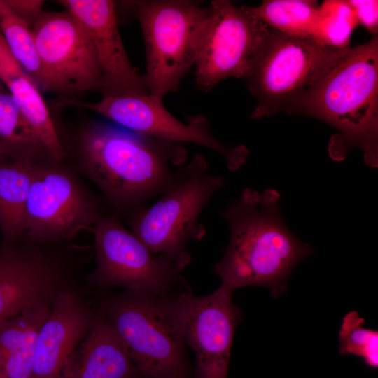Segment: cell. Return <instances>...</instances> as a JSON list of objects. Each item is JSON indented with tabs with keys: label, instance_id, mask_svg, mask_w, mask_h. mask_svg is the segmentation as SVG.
I'll use <instances>...</instances> for the list:
<instances>
[{
	"label": "cell",
	"instance_id": "1",
	"mask_svg": "<svg viewBox=\"0 0 378 378\" xmlns=\"http://www.w3.org/2000/svg\"><path fill=\"white\" fill-rule=\"evenodd\" d=\"M274 189L245 188L220 212L230 229L225 253L214 266L221 285L235 290L247 286L270 289L274 298L286 289L296 265L314 252L284 220Z\"/></svg>",
	"mask_w": 378,
	"mask_h": 378
},
{
	"label": "cell",
	"instance_id": "2",
	"mask_svg": "<svg viewBox=\"0 0 378 378\" xmlns=\"http://www.w3.org/2000/svg\"><path fill=\"white\" fill-rule=\"evenodd\" d=\"M79 156L83 172L112 206L133 214L172 185L187 154L182 144L98 122L83 133Z\"/></svg>",
	"mask_w": 378,
	"mask_h": 378
},
{
	"label": "cell",
	"instance_id": "3",
	"mask_svg": "<svg viewBox=\"0 0 378 378\" xmlns=\"http://www.w3.org/2000/svg\"><path fill=\"white\" fill-rule=\"evenodd\" d=\"M290 113L322 120L338 134L330 153L344 159L352 148L365 163L378 165V36L351 48L348 53L293 106Z\"/></svg>",
	"mask_w": 378,
	"mask_h": 378
},
{
	"label": "cell",
	"instance_id": "4",
	"mask_svg": "<svg viewBox=\"0 0 378 378\" xmlns=\"http://www.w3.org/2000/svg\"><path fill=\"white\" fill-rule=\"evenodd\" d=\"M312 37L288 35L268 27L244 80L256 99L251 118L288 113L349 51Z\"/></svg>",
	"mask_w": 378,
	"mask_h": 378
},
{
	"label": "cell",
	"instance_id": "5",
	"mask_svg": "<svg viewBox=\"0 0 378 378\" xmlns=\"http://www.w3.org/2000/svg\"><path fill=\"white\" fill-rule=\"evenodd\" d=\"M225 183L224 177L209 173L206 159L197 153L153 204L132 214L131 230L154 254L182 270L191 261L188 243L206 234L201 214Z\"/></svg>",
	"mask_w": 378,
	"mask_h": 378
},
{
	"label": "cell",
	"instance_id": "6",
	"mask_svg": "<svg viewBox=\"0 0 378 378\" xmlns=\"http://www.w3.org/2000/svg\"><path fill=\"white\" fill-rule=\"evenodd\" d=\"M104 314L143 377L192 378L176 297L128 290Z\"/></svg>",
	"mask_w": 378,
	"mask_h": 378
},
{
	"label": "cell",
	"instance_id": "7",
	"mask_svg": "<svg viewBox=\"0 0 378 378\" xmlns=\"http://www.w3.org/2000/svg\"><path fill=\"white\" fill-rule=\"evenodd\" d=\"M143 34L149 94L163 99L176 91L194 67L210 8L191 1L148 0L136 4Z\"/></svg>",
	"mask_w": 378,
	"mask_h": 378
},
{
	"label": "cell",
	"instance_id": "8",
	"mask_svg": "<svg viewBox=\"0 0 378 378\" xmlns=\"http://www.w3.org/2000/svg\"><path fill=\"white\" fill-rule=\"evenodd\" d=\"M57 104L90 110L120 127L152 139L204 146L220 155L230 171L237 170L249 155L243 145L230 146L218 141L202 115H192L186 122H181L166 109L162 99L149 93L106 97L95 102L62 97Z\"/></svg>",
	"mask_w": 378,
	"mask_h": 378
},
{
	"label": "cell",
	"instance_id": "9",
	"mask_svg": "<svg viewBox=\"0 0 378 378\" xmlns=\"http://www.w3.org/2000/svg\"><path fill=\"white\" fill-rule=\"evenodd\" d=\"M31 29L41 62V90L68 98L99 88L102 71L93 42L71 12L43 11Z\"/></svg>",
	"mask_w": 378,
	"mask_h": 378
},
{
	"label": "cell",
	"instance_id": "10",
	"mask_svg": "<svg viewBox=\"0 0 378 378\" xmlns=\"http://www.w3.org/2000/svg\"><path fill=\"white\" fill-rule=\"evenodd\" d=\"M209 8L194 65L196 85L203 91L230 77L243 79L269 27L246 6L215 0Z\"/></svg>",
	"mask_w": 378,
	"mask_h": 378
},
{
	"label": "cell",
	"instance_id": "11",
	"mask_svg": "<svg viewBox=\"0 0 378 378\" xmlns=\"http://www.w3.org/2000/svg\"><path fill=\"white\" fill-rule=\"evenodd\" d=\"M92 232L96 269L92 279L96 283L167 295L179 281L181 270L164 256L150 251L116 216H100Z\"/></svg>",
	"mask_w": 378,
	"mask_h": 378
},
{
	"label": "cell",
	"instance_id": "12",
	"mask_svg": "<svg viewBox=\"0 0 378 378\" xmlns=\"http://www.w3.org/2000/svg\"><path fill=\"white\" fill-rule=\"evenodd\" d=\"M234 290L222 285L212 293L176 296L181 331L192 350L195 378H227L232 344L241 312L232 302Z\"/></svg>",
	"mask_w": 378,
	"mask_h": 378
},
{
	"label": "cell",
	"instance_id": "13",
	"mask_svg": "<svg viewBox=\"0 0 378 378\" xmlns=\"http://www.w3.org/2000/svg\"><path fill=\"white\" fill-rule=\"evenodd\" d=\"M100 218L76 179L55 165L39 163L24 211V232L36 241L69 239Z\"/></svg>",
	"mask_w": 378,
	"mask_h": 378
},
{
	"label": "cell",
	"instance_id": "14",
	"mask_svg": "<svg viewBox=\"0 0 378 378\" xmlns=\"http://www.w3.org/2000/svg\"><path fill=\"white\" fill-rule=\"evenodd\" d=\"M84 25L93 42L102 71L98 89L103 97L148 93L144 76L132 66L110 0H60Z\"/></svg>",
	"mask_w": 378,
	"mask_h": 378
},
{
	"label": "cell",
	"instance_id": "15",
	"mask_svg": "<svg viewBox=\"0 0 378 378\" xmlns=\"http://www.w3.org/2000/svg\"><path fill=\"white\" fill-rule=\"evenodd\" d=\"M94 318L74 293L59 291L39 331L31 378H62Z\"/></svg>",
	"mask_w": 378,
	"mask_h": 378
},
{
	"label": "cell",
	"instance_id": "16",
	"mask_svg": "<svg viewBox=\"0 0 378 378\" xmlns=\"http://www.w3.org/2000/svg\"><path fill=\"white\" fill-rule=\"evenodd\" d=\"M59 274L41 257L5 246L0 249V326L34 307L52 303Z\"/></svg>",
	"mask_w": 378,
	"mask_h": 378
},
{
	"label": "cell",
	"instance_id": "17",
	"mask_svg": "<svg viewBox=\"0 0 378 378\" xmlns=\"http://www.w3.org/2000/svg\"><path fill=\"white\" fill-rule=\"evenodd\" d=\"M125 347L104 313L94 318L68 360L62 378H140Z\"/></svg>",
	"mask_w": 378,
	"mask_h": 378
},
{
	"label": "cell",
	"instance_id": "18",
	"mask_svg": "<svg viewBox=\"0 0 378 378\" xmlns=\"http://www.w3.org/2000/svg\"><path fill=\"white\" fill-rule=\"evenodd\" d=\"M0 80L18 104L27 123L49 157L59 162L65 155L48 108L35 80L13 56L0 31Z\"/></svg>",
	"mask_w": 378,
	"mask_h": 378
},
{
	"label": "cell",
	"instance_id": "19",
	"mask_svg": "<svg viewBox=\"0 0 378 378\" xmlns=\"http://www.w3.org/2000/svg\"><path fill=\"white\" fill-rule=\"evenodd\" d=\"M51 304L29 309L0 326V378H31L39 331Z\"/></svg>",
	"mask_w": 378,
	"mask_h": 378
},
{
	"label": "cell",
	"instance_id": "20",
	"mask_svg": "<svg viewBox=\"0 0 378 378\" xmlns=\"http://www.w3.org/2000/svg\"><path fill=\"white\" fill-rule=\"evenodd\" d=\"M39 163L28 158L0 159V229L5 246H11L24 232L26 204Z\"/></svg>",
	"mask_w": 378,
	"mask_h": 378
},
{
	"label": "cell",
	"instance_id": "21",
	"mask_svg": "<svg viewBox=\"0 0 378 378\" xmlns=\"http://www.w3.org/2000/svg\"><path fill=\"white\" fill-rule=\"evenodd\" d=\"M250 13L281 33L314 38L321 17V5L313 0H265Z\"/></svg>",
	"mask_w": 378,
	"mask_h": 378
},
{
	"label": "cell",
	"instance_id": "22",
	"mask_svg": "<svg viewBox=\"0 0 378 378\" xmlns=\"http://www.w3.org/2000/svg\"><path fill=\"white\" fill-rule=\"evenodd\" d=\"M0 146L8 157L37 161L46 155L49 157L4 86L0 88Z\"/></svg>",
	"mask_w": 378,
	"mask_h": 378
},
{
	"label": "cell",
	"instance_id": "23",
	"mask_svg": "<svg viewBox=\"0 0 378 378\" xmlns=\"http://www.w3.org/2000/svg\"><path fill=\"white\" fill-rule=\"evenodd\" d=\"M0 31L13 56L39 87L41 62L31 27L5 0H0Z\"/></svg>",
	"mask_w": 378,
	"mask_h": 378
},
{
	"label": "cell",
	"instance_id": "24",
	"mask_svg": "<svg viewBox=\"0 0 378 378\" xmlns=\"http://www.w3.org/2000/svg\"><path fill=\"white\" fill-rule=\"evenodd\" d=\"M365 319L356 311L342 318L339 332V351L360 358L369 368L378 366V332L364 326Z\"/></svg>",
	"mask_w": 378,
	"mask_h": 378
},
{
	"label": "cell",
	"instance_id": "25",
	"mask_svg": "<svg viewBox=\"0 0 378 378\" xmlns=\"http://www.w3.org/2000/svg\"><path fill=\"white\" fill-rule=\"evenodd\" d=\"M357 24L346 1H326L321 4V17L314 38L327 46L349 47L351 33Z\"/></svg>",
	"mask_w": 378,
	"mask_h": 378
},
{
	"label": "cell",
	"instance_id": "26",
	"mask_svg": "<svg viewBox=\"0 0 378 378\" xmlns=\"http://www.w3.org/2000/svg\"><path fill=\"white\" fill-rule=\"evenodd\" d=\"M354 10L358 23L361 24L372 34L378 32V1H346Z\"/></svg>",
	"mask_w": 378,
	"mask_h": 378
},
{
	"label": "cell",
	"instance_id": "27",
	"mask_svg": "<svg viewBox=\"0 0 378 378\" xmlns=\"http://www.w3.org/2000/svg\"><path fill=\"white\" fill-rule=\"evenodd\" d=\"M7 5L20 18L31 27L43 12L44 1L41 0H5Z\"/></svg>",
	"mask_w": 378,
	"mask_h": 378
},
{
	"label": "cell",
	"instance_id": "28",
	"mask_svg": "<svg viewBox=\"0 0 378 378\" xmlns=\"http://www.w3.org/2000/svg\"><path fill=\"white\" fill-rule=\"evenodd\" d=\"M6 157L4 151L3 150L2 148L0 146V159Z\"/></svg>",
	"mask_w": 378,
	"mask_h": 378
},
{
	"label": "cell",
	"instance_id": "29",
	"mask_svg": "<svg viewBox=\"0 0 378 378\" xmlns=\"http://www.w3.org/2000/svg\"><path fill=\"white\" fill-rule=\"evenodd\" d=\"M1 355L0 352V371H1Z\"/></svg>",
	"mask_w": 378,
	"mask_h": 378
},
{
	"label": "cell",
	"instance_id": "30",
	"mask_svg": "<svg viewBox=\"0 0 378 378\" xmlns=\"http://www.w3.org/2000/svg\"><path fill=\"white\" fill-rule=\"evenodd\" d=\"M3 86H4V85L2 84V83L0 80V88H2Z\"/></svg>",
	"mask_w": 378,
	"mask_h": 378
},
{
	"label": "cell",
	"instance_id": "31",
	"mask_svg": "<svg viewBox=\"0 0 378 378\" xmlns=\"http://www.w3.org/2000/svg\"><path fill=\"white\" fill-rule=\"evenodd\" d=\"M140 378H150V377H140Z\"/></svg>",
	"mask_w": 378,
	"mask_h": 378
}]
</instances>
